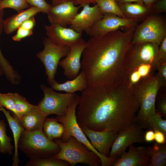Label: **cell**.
Here are the masks:
<instances>
[{
  "instance_id": "20",
  "label": "cell",
  "mask_w": 166,
  "mask_h": 166,
  "mask_svg": "<svg viewBox=\"0 0 166 166\" xmlns=\"http://www.w3.org/2000/svg\"><path fill=\"white\" fill-rule=\"evenodd\" d=\"M50 86L54 90L73 93L77 91H83L89 85L86 75L81 70L76 77L70 80L60 83L54 80Z\"/></svg>"
},
{
  "instance_id": "11",
  "label": "cell",
  "mask_w": 166,
  "mask_h": 166,
  "mask_svg": "<svg viewBox=\"0 0 166 166\" xmlns=\"http://www.w3.org/2000/svg\"><path fill=\"white\" fill-rule=\"evenodd\" d=\"M139 21L113 14H105L101 19L93 24L88 35L90 37L101 36L122 28L128 29L136 26Z\"/></svg>"
},
{
  "instance_id": "39",
  "label": "cell",
  "mask_w": 166,
  "mask_h": 166,
  "mask_svg": "<svg viewBox=\"0 0 166 166\" xmlns=\"http://www.w3.org/2000/svg\"><path fill=\"white\" fill-rule=\"evenodd\" d=\"M64 130L63 124L57 121L54 124L52 136L53 139L61 137Z\"/></svg>"
},
{
  "instance_id": "47",
  "label": "cell",
  "mask_w": 166,
  "mask_h": 166,
  "mask_svg": "<svg viewBox=\"0 0 166 166\" xmlns=\"http://www.w3.org/2000/svg\"><path fill=\"white\" fill-rule=\"evenodd\" d=\"M117 3L121 4L125 3L136 2L143 4L141 0H115Z\"/></svg>"
},
{
  "instance_id": "33",
  "label": "cell",
  "mask_w": 166,
  "mask_h": 166,
  "mask_svg": "<svg viewBox=\"0 0 166 166\" xmlns=\"http://www.w3.org/2000/svg\"><path fill=\"white\" fill-rule=\"evenodd\" d=\"M57 121L56 118H46L44 121L43 126V131L46 136L50 140H53L52 131L53 126Z\"/></svg>"
},
{
  "instance_id": "26",
  "label": "cell",
  "mask_w": 166,
  "mask_h": 166,
  "mask_svg": "<svg viewBox=\"0 0 166 166\" xmlns=\"http://www.w3.org/2000/svg\"><path fill=\"white\" fill-rule=\"evenodd\" d=\"M14 104V113L16 116L20 118L34 108L36 105L29 103L23 96L17 93H13Z\"/></svg>"
},
{
  "instance_id": "15",
  "label": "cell",
  "mask_w": 166,
  "mask_h": 166,
  "mask_svg": "<svg viewBox=\"0 0 166 166\" xmlns=\"http://www.w3.org/2000/svg\"><path fill=\"white\" fill-rule=\"evenodd\" d=\"M80 6H76L72 1L52 6L47 14L50 24H57L66 27L78 13Z\"/></svg>"
},
{
  "instance_id": "21",
  "label": "cell",
  "mask_w": 166,
  "mask_h": 166,
  "mask_svg": "<svg viewBox=\"0 0 166 166\" xmlns=\"http://www.w3.org/2000/svg\"><path fill=\"white\" fill-rule=\"evenodd\" d=\"M12 115L17 119L25 130L28 131L42 129L44 121L46 118L38 111L36 105L20 118L12 113Z\"/></svg>"
},
{
  "instance_id": "25",
  "label": "cell",
  "mask_w": 166,
  "mask_h": 166,
  "mask_svg": "<svg viewBox=\"0 0 166 166\" xmlns=\"http://www.w3.org/2000/svg\"><path fill=\"white\" fill-rule=\"evenodd\" d=\"M150 158L149 166H165L166 165V146L165 144L155 142L147 147Z\"/></svg>"
},
{
  "instance_id": "32",
  "label": "cell",
  "mask_w": 166,
  "mask_h": 166,
  "mask_svg": "<svg viewBox=\"0 0 166 166\" xmlns=\"http://www.w3.org/2000/svg\"><path fill=\"white\" fill-rule=\"evenodd\" d=\"M2 107L14 113V104L13 93H0V107Z\"/></svg>"
},
{
  "instance_id": "12",
  "label": "cell",
  "mask_w": 166,
  "mask_h": 166,
  "mask_svg": "<svg viewBox=\"0 0 166 166\" xmlns=\"http://www.w3.org/2000/svg\"><path fill=\"white\" fill-rule=\"evenodd\" d=\"M143 128L134 123L128 128L118 133L111 147L109 156H119L133 143L145 142Z\"/></svg>"
},
{
  "instance_id": "31",
  "label": "cell",
  "mask_w": 166,
  "mask_h": 166,
  "mask_svg": "<svg viewBox=\"0 0 166 166\" xmlns=\"http://www.w3.org/2000/svg\"><path fill=\"white\" fill-rule=\"evenodd\" d=\"M29 4L26 0H2L0 2V9L10 8L18 12L29 8Z\"/></svg>"
},
{
  "instance_id": "23",
  "label": "cell",
  "mask_w": 166,
  "mask_h": 166,
  "mask_svg": "<svg viewBox=\"0 0 166 166\" xmlns=\"http://www.w3.org/2000/svg\"><path fill=\"white\" fill-rule=\"evenodd\" d=\"M118 5L126 18L138 21L145 18L152 13L151 7L142 3L133 2L118 4Z\"/></svg>"
},
{
  "instance_id": "37",
  "label": "cell",
  "mask_w": 166,
  "mask_h": 166,
  "mask_svg": "<svg viewBox=\"0 0 166 166\" xmlns=\"http://www.w3.org/2000/svg\"><path fill=\"white\" fill-rule=\"evenodd\" d=\"M16 34L12 37L13 40L19 42L27 37L33 34V30H28L20 27L17 30Z\"/></svg>"
},
{
  "instance_id": "38",
  "label": "cell",
  "mask_w": 166,
  "mask_h": 166,
  "mask_svg": "<svg viewBox=\"0 0 166 166\" xmlns=\"http://www.w3.org/2000/svg\"><path fill=\"white\" fill-rule=\"evenodd\" d=\"M152 13H165L166 0H158L151 7Z\"/></svg>"
},
{
  "instance_id": "30",
  "label": "cell",
  "mask_w": 166,
  "mask_h": 166,
  "mask_svg": "<svg viewBox=\"0 0 166 166\" xmlns=\"http://www.w3.org/2000/svg\"><path fill=\"white\" fill-rule=\"evenodd\" d=\"M162 116L156 112L149 118L147 123L146 128L153 131H160L166 135V120L162 118Z\"/></svg>"
},
{
  "instance_id": "29",
  "label": "cell",
  "mask_w": 166,
  "mask_h": 166,
  "mask_svg": "<svg viewBox=\"0 0 166 166\" xmlns=\"http://www.w3.org/2000/svg\"><path fill=\"white\" fill-rule=\"evenodd\" d=\"M66 162L54 158L53 156L30 159L26 163V166H68Z\"/></svg>"
},
{
  "instance_id": "41",
  "label": "cell",
  "mask_w": 166,
  "mask_h": 166,
  "mask_svg": "<svg viewBox=\"0 0 166 166\" xmlns=\"http://www.w3.org/2000/svg\"><path fill=\"white\" fill-rule=\"evenodd\" d=\"M159 53L160 60L163 62H166V36L159 45Z\"/></svg>"
},
{
  "instance_id": "14",
  "label": "cell",
  "mask_w": 166,
  "mask_h": 166,
  "mask_svg": "<svg viewBox=\"0 0 166 166\" xmlns=\"http://www.w3.org/2000/svg\"><path fill=\"white\" fill-rule=\"evenodd\" d=\"M86 43L82 38L70 47L65 57L59 62V65L64 70V75L69 79L75 78L79 73L81 68V58Z\"/></svg>"
},
{
  "instance_id": "46",
  "label": "cell",
  "mask_w": 166,
  "mask_h": 166,
  "mask_svg": "<svg viewBox=\"0 0 166 166\" xmlns=\"http://www.w3.org/2000/svg\"><path fill=\"white\" fill-rule=\"evenodd\" d=\"M73 1L75 5H79L81 7L86 4H95L94 0H73Z\"/></svg>"
},
{
  "instance_id": "18",
  "label": "cell",
  "mask_w": 166,
  "mask_h": 166,
  "mask_svg": "<svg viewBox=\"0 0 166 166\" xmlns=\"http://www.w3.org/2000/svg\"><path fill=\"white\" fill-rule=\"evenodd\" d=\"M128 151L119 156L113 166H149L150 158L147 148L143 146L136 147L132 144L129 146Z\"/></svg>"
},
{
  "instance_id": "51",
  "label": "cell",
  "mask_w": 166,
  "mask_h": 166,
  "mask_svg": "<svg viewBox=\"0 0 166 166\" xmlns=\"http://www.w3.org/2000/svg\"><path fill=\"white\" fill-rule=\"evenodd\" d=\"M2 0H0V2H1V1H2Z\"/></svg>"
},
{
  "instance_id": "17",
  "label": "cell",
  "mask_w": 166,
  "mask_h": 166,
  "mask_svg": "<svg viewBox=\"0 0 166 166\" xmlns=\"http://www.w3.org/2000/svg\"><path fill=\"white\" fill-rule=\"evenodd\" d=\"M81 128L93 147L101 154L109 156L111 147L118 133L113 131H97L85 127Z\"/></svg>"
},
{
  "instance_id": "9",
  "label": "cell",
  "mask_w": 166,
  "mask_h": 166,
  "mask_svg": "<svg viewBox=\"0 0 166 166\" xmlns=\"http://www.w3.org/2000/svg\"><path fill=\"white\" fill-rule=\"evenodd\" d=\"M160 60L159 45L150 42L132 43L125 58L127 74L142 64H150L156 68Z\"/></svg>"
},
{
  "instance_id": "19",
  "label": "cell",
  "mask_w": 166,
  "mask_h": 166,
  "mask_svg": "<svg viewBox=\"0 0 166 166\" xmlns=\"http://www.w3.org/2000/svg\"><path fill=\"white\" fill-rule=\"evenodd\" d=\"M41 12L37 8L31 6L4 20L3 29L7 34H12L27 20Z\"/></svg>"
},
{
  "instance_id": "10",
  "label": "cell",
  "mask_w": 166,
  "mask_h": 166,
  "mask_svg": "<svg viewBox=\"0 0 166 166\" xmlns=\"http://www.w3.org/2000/svg\"><path fill=\"white\" fill-rule=\"evenodd\" d=\"M43 43L44 48L37 54L36 56L45 67L47 81L50 85L55 80L60 60L66 56L70 48L66 46L56 44L47 37L44 38Z\"/></svg>"
},
{
  "instance_id": "42",
  "label": "cell",
  "mask_w": 166,
  "mask_h": 166,
  "mask_svg": "<svg viewBox=\"0 0 166 166\" xmlns=\"http://www.w3.org/2000/svg\"><path fill=\"white\" fill-rule=\"evenodd\" d=\"M155 140L156 142L159 144H164L166 141V135L158 130H154Z\"/></svg>"
},
{
  "instance_id": "7",
  "label": "cell",
  "mask_w": 166,
  "mask_h": 166,
  "mask_svg": "<svg viewBox=\"0 0 166 166\" xmlns=\"http://www.w3.org/2000/svg\"><path fill=\"white\" fill-rule=\"evenodd\" d=\"M40 88L44 96L36 107L46 117L52 114L57 116L65 115L69 106L78 96L75 93H58L44 85H41Z\"/></svg>"
},
{
  "instance_id": "45",
  "label": "cell",
  "mask_w": 166,
  "mask_h": 166,
  "mask_svg": "<svg viewBox=\"0 0 166 166\" xmlns=\"http://www.w3.org/2000/svg\"><path fill=\"white\" fill-rule=\"evenodd\" d=\"M155 140L154 131L151 129H149L144 134V140L145 142L150 143L153 141Z\"/></svg>"
},
{
  "instance_id": "8",
  "label": "cell",
  "mask_w": 166,
  "mask_h": 166,
  "mask_svg": "<svg viewBox=\"0 0 166 166\" xmlns=\"http://www.w3.org/2000/svg\"><path fill=\"white\" fill-rule=\"evenodd\" d=\"M166 36V21L162 17L151 14L135 26L132 44L150 42L159 45Z\"/></svg>"
},
{
  "instance_id": "40",
  "label": "cell",
  "mask_w": 166,
  "mask_h": 166,
  "mask_svg": "<svg viewBox=\"0 0 166 166\" xmlns=\"http://www.w3.org/2000/svg\"><path fill=\"white\" fill-rule=\"evenodd\" d=\"M156 68L158 70V74L166 82V62H163L161 60L156 65Z\"/></svg>"
},
{
  "instance_id": "43",
  "label": "cell",
  "mask_w": 166,
  "mask_h": 166,
  "mask_svg": "<svg viewBox=\"0 0 166 166\" xmlns=\"http://www.w3.org/2000/svg\"><path fill=\"white\" fill-rule=\"evenodd\" d=\"M36 25L35 20L33 17L25 21L20 27L27 30H33Z\"/></svg>"
},
{
  "instance_id": "24",
  "label": "cell",
  "mask_w": 166,
  "mask_h": 166,
  "mask_svg": "<svg viewBox=\"0 0 166 166\" xmlns=\"http://www.w3.org/2000/svg\"><path fill=\"white\" fill-rule=\"evenodd\" d=\"M4 10L0 9V36L3 29ZM0 67L6 78L11 84L15 83L19 79L20 75L14 69L8 61L4 57L0 47Z\"/></svg>"
},
{
  "instance_id": "3",
  "label": "cell",
  "mask_w": 166,
  "mask_h": 166,
  "mask_svg": "<svg viewBox=\"0 0 166 166\" xmlns=\"http://www.w3.org/2000/svg\"><path fill=\"white\" fill-rule=\"evenodd\" d=\"M165 84L158 73H152L133 87L140 103L135 123L142 128H146L148 120L156 113V96L159 89Z\"/></svg>"
},
{
  "instance_id": "48",
  "label": "cell",
  "mask_w": 166,
  "mask_h": 166,
  "mask_svg": "<svg viewBox=\"0 0 166 166\" xmlns=\"http://www.w3.org/2000/svg\"><path fill=\"white\" fill-rule=\"evenodd\" d=\"M158 0H141L143 3L146 6L151 7Z\"/></svg>"
},
{
  "instance_id": "49",
  "label": "cell",
  "mask_w": 166,
  "mask_h": 166,
  "mask_svg": "<svg viewBox=\"0 0 166 166\" xmlns=\"http://www.w3.org/2000/svg\"><path fill=\"white\" fill-rule=\"evenodd\" d=\"M52 1V6H55L60 3L69 1H72L73 0H51Z\"/></svg>"
},
{
  "instance_id": "28",
  "label": "cell",
  "mask_w": 166,
  "mask_h": 166,
  "mask_svg": "<svg viewBox=\"0 0 166 166\" xmlns=\"http://www.w3.org/2000/svg\"><path fill=\"white\" fill-rule=\"evenodd\" d=\"M6 124L3 120H0V153L11 155L13 153L12 140L6 134Z\"/></svg>"
},
{
  "instance_id": "2",
  "label": "cell",
  "mask_w": 166,
  "mask_h": 166,
  "mask_svg": "<svg viewBox=\"0 0 166 166\" xmlns=\"http://www.w3.org/2000/svg\"><path fill=\"white\" fill-rule=\"evenodd\" d=\"M135 26L98 37H90L82 54L81 69L89 86L117 84L125 81L127 51L132 44Z\"/></svg>"
},
{
  "instance_id": "35",
  "label": "cell",
  "mask_w": 166,
  "mask_h": 166,
  "mask_svg": "<svg viewBox=\"0 0 166 166\" xmlns=\"http://www.w3.org/2000/svg\"><path fill=\"white\" fill-rule=\"evenodd\" d=\"M156 69L150 64L144 63L139 65L135 69L137 70L142 78L148 76L152 73L153 71Z\"/></svg>"
},
{
  "instance_id": "36",
  "label": "cell",
  "mask_w": 166,
  "mask_h": 166,
  "mask_svg": "<svg viewBox=\"0 0 166 166\" xmlns=\"http://www.w3.org/2000/svg\"><path fill=\"white\" fill-rule=\"evenodd\" d=\"M141 79V76L136 69L133 70L127 73V81L129 86L131 88H132Z\"/></svg>"
},
{
  "instance_id": "6",
  "label": "cell",
  "mask_w": 166,
  "mask_h": 166,
  "mask_svg": "<svg viewBox=\"0 0 166 166\" xmlns=\"http://www.w3.org/2000/svg\"><path fill=\"white\" fill-rule=\"evenodd\" d=\"M60 148L59 152L53 157L65 161L69 165H74L83 163L91 166L101 164L99 157L84 145L73 136H70L66 142L57 139L54 140Z\"/></svg>"
},
{
  "instance_id": "22",
  "label": "cell",
  "mask_w": 166,
  "mask_h": 166,
  "mask_svg": "<svg viewBox=\"0 0 166 166\" xmlns=\"http://www.w3.org/2000/svg\"><path fill=\"white\" fill-rule=\"evenodd\" d=\"M0 110L3 112L5 116L13 134L14 151L12 165L18 166L20 162L18 151V144L21 136L25 130L17 119L13 115H11L9 112L2 107H0Z\"/></svg>"
},
{
  "instance_id": "13",
  "label": "cell",
  "mask_w": 166,
  "mask_h": 166,
  "mask_svg": "<svg viewBox=\"0 0 166 166\" xmlns=\"http://www.w3.org/2000/svg\"><path fill=\"white\" fill-rule=\"evenodd\" d=\"M81 7L82 9L75 16L69 27L77 32H85L88 34L93 24L101 19L103 14L97 4L93 6L86 4Z\"/></svg>"
},
{
  "instance_id": "5",
  "label": "cell",
  "mask_w": 166,
  "mask_h": 166,
  "mask_svg": "<svg viewBox=\"0 0 166 166\" xmlns=\"http://www.w3.org/2000/svg\"><path fill=\"white\" fill-rule=\"evenodd\" d=\"M18 149L30 159L53 157L60 150L57 144L49 139L43 129L24 130L18 142Z\"/></svg>"
},
{
  "instance_id": "34",
  "label": "cell",
  "mask_w": 166,
  "mask_h": 166,
  "mask_svg": "<svg viewBox=\"0 0 166 166\" xmlns=\"http://www.w3.org/2000/svg\"><path fill=\"white\" fill-rule=\"evenodd\" d=\"M31 6L39 9L41 12L47 14L52 5L47 3L45 0H26Z\"/></svg>"
},
{
  "instance_id": "50",
  "label": "cell",
  "mask_w": 166,
  "mask_h": 166,
  "mask_svg": "<svg viewBox=\"0 0 166 166\" xmlns=\"http://www.w3.org/2000/svg\"><path fill=\"white\" fill-rule=\"evenodd\" d=\"M3 74V72L0 67V76H2Z\"/></svg>"
},
{
  "instance_id": "27",
  "label": "cell",
  "mask_w": 166,
  "mask_h": 166,
  "mask_svg": "<svg viewBox=\"0 0 166 166\" xmlns=\"http://www.w3.org/2000/svg\"><path fill=\"white\" fill-rule=\"evenodd\" d=\"M101 12L111 14L121 17L126 18L115 0H94Z\"/></svg>"
},
{
  "instance_id": "4",
  "label": "cell",
  "mask_w": 166,
  "mask_h": 166,
  "mask_svg": "<svg viewBox=\"0 0 166 166\" xmlns=\"http://www.w3.org/2000/svg\"><path fill=\"white\" fill-rule=\"evenodd\" d=\"M79 97L78 96L69 106L65 115L57 116L55 118L57 121L61 123L64 126L61 140L63 142H66L70 136H73L97 155L100 158L101 166H112L117 157L106 156L100 154L92 146L77 122L76 110Z\"/></svg>"
},
{
  "instance_id": "1",
  "label": "cell",
  "mask_w": 166,
  "mask_h": 166,
  "mask_svg": "<svg viewBox=\"0 0 166 166\" xmlns=\"http://www.w3.org/2000/svg\"><path fill=\"white\" fill-rule=\"evenodd\" d=\"M140 106L126 82L89 86L80 96L76 113L81 128L117 133L135 122Z\"/></svg>"
},
{
  "instance_id": "44",
  "label": "cell",
  "mask_w": 166,
  "mask_h": 166,
  "mask_svg": "<svg viewBox=\"0 0 166 166\" xmlns=\"http://www.w3.org/2000/svg\"><path fill=\"white\" fill-rule=\"evenodd\" d=\"M158 109L156 112L160 114L162 116H166V98L164 97L159 101L158 104Z\"/></svg>"
},
{
  "instance_id": "16",
  "label": "cell",
  "mask_w": 166,
  "mask_h": 166,
  "mask_svg": "<svg viewBox=\"0 0 166 166\" xmlns=\"http://www.w3.org/2000/svg\"><path fill=\"white\" fill-rule=\"evenodd\" d=\"M45 29L47 37L58 45L70 47L82 38V33L58 24L46 25Z\"/></svg>"
}]
</instances>
